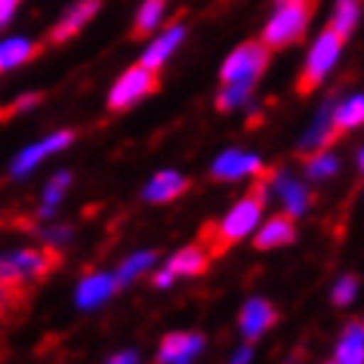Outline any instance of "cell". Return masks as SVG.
<instances>
[{
	"instance_id": "1",
	"label": "cell",
	"mask_w": 364,
	"mask_h": 364,
	"mask_svg": "<svg viewBox=\"0 0 364 364\" xmlns=\"http://www.w3.org/2000/svg\"><path fill=\"white\" fill-rule=\"evenodd\" d=\"M262 204H266V186L253 188V192L238 201L229 210V216L220 223V225H207L204 229V238H207V247H210V257H220L232 247V244H238L241 238H247L250 229L257 225V220L262 216Z\"/></svg>"
},
{
	"instance_id": "2",
	"label": "cell",
	"mask_w": 364,
	"mask_h": 364,
	"mask_svg": "<svg viewBox=\"0 0 364 364\" xmlns=\"http://www.w3.org/2000/svg\"><path fill=\"white\" fill-rule=\"evenodd\" d=\"M315 10H318V0H284L281 10L266 25V31H262V43L269 50H281L296 43L306 34L309 19L315 16Z\"/></svg>"
},
{
	"instance_id": "3",
	"label": "cell",
	"mask_w": 364,
	"mask_h": 364,
	"mask_svg": "<svg viewBox=\"0 0 364 364\" xmlns=\"http://www.w3.org/2000/svg\"><path fill=\"white\" fill-rule=\"evenodd\" d=\"M343 41L346 38H340L333 28H327L321 38L315 41V47H312V53H309V59H306V68L299 71V80H296V93L299 96H309L312 90H318V84L327 77V71L333 68L336 56H340Z\"/></svg>"
},
{
	"instance_id": "4",
	"label": "cell",
	"mask_w": 364,
	"mask_h": 364,
	"mask_svg": "<svg viewBox=\"0 0 364 364\" xmlns=\"http://www.w3.org/2000/svg\"><path fill=\"white\" fill-rule=\"evenodd\" d=\"M266 65H269V47L262 41H250V43L238 47L229 59H225V65L220 71L223 84H247V87H253L257 84V77L266 71Z\"/></svg>"
},
{
	"instance_id": "5",
	"label": "cell",
	"mask_w": 364,
	"mask_h": 364,
	"mask_svg": "<svg viewBox=\"0 0 364 364\" xmlns=\"http://www.w3.org/2000/svg\"><path fill=\"white\" fill-rule=\"evenodd\" d=\"M53 266H59V257L53 253V247L19 250V253H10V257H0V281L22 284L28 278H43Z\"/></svg>"
},
{
	"instance_id": "6",
	"label": "cell",
	"mask_w": 364,
	"mask_h": 364,
	"mask_svg": "<svg viewBox=\"0 0 364 364\" xmlns=\"http://www.w3.org/2000/svg\"><path fill=\"white\" fill-rule=\"evenodd\" d=\"M161 87L158 80V68H145V65H133L127 75L112 87V96H108V108L112 112H124L133 102H139L142 96H151L154 90Z\"/></svg>"
},
{
	"instance_id": "7",
	"label": "cell",
	"mask_w": 364,
	"mask_h": 364,
	"mask_svg": "<svg viewBox=\"0 0 364 364\" xmlns=\"http://www.w3.org/2000/svg\"><path fill=\"white\" fill-rule=\"evenodd\" d=\"M99 6H102V0H77V4L56 22V28L50 31V43H65V41H71L99 13Z\"/></svg>"
},
{
	"instance_id": "8",
	"label": "cell",
	"mask_w": 364,
	"mask_h": 364,
	"mask_svg": "<svg viewBox=\"0 0 364 364\" xmlns=\"http://www.w3.org/2000/svg\"><path fill=\"white\" fill-rule=\"evenodd\" d=\"M204 349V340L198 333H170L164 336L158 361L161 364H192V358Z\"/></svg>"
},
{
	"instance_id": "9",
	"label": "cell",
	"mask_w": 364,
	"mask_h": 364,
	"mask_svg": "<svg viewBox=\"0 0 364 364\" xmlns=\"http://www.w3.org/2000/svg\"><path fill=\"white\" fill-rule=\"evenodd\" d=\"M68 142H71V133H68V130H62V133H56V136H47V139L38 142V145H28V149H25L19 158H16L13 173H16V176H22V173H28L31 167H38V164L47 158V154L62 151Z\"/></svg>"
},
{
	"instance_id": "10",
	"label": "cell",
	"mask_w": 364,
	"mask_h": 364,
	"mask_svg": "<svg viewBox=\"0 0 364 364\" xmlns=\"http://www.w3.org/2000/svg\"><path fill=\"white\" fill-rule=\"evenodd\" d=\"M275 324V309H272L266 299H250L241 312V331L247 340H257L259 333H266L269 327Z\"/></svg>"
},
{
	"instance_id": "11",
	"label": "cell",
	"mask_w": 364,
	"mask_h": 364,
	"mask_svg": "<svg viewBox=\"0 0 364 364\" xmlns=\"http://www.w3.org/2000/svg\"><path fill=\"white\" fill-rule=\"evenodd\" d=\"M186 188H188L186 176H179L176 170H164L145 186V198L154 201V204H167V201H173V198H179Z\"/></svg>"
},
{
	"instance_id": "12",
	"label": "cell",
	"mask_w": 364,
	"mask_h": 364,
	"mask_svg": "<svg viewBox=\"0 0 364 364\" xmlns=\"http://www.w3.org/2000/svg\"><path fill=\"white\" fill-rule=\"evenodd\" d=\"M262 164L250 154H241V151H225L220 161L213 164V176L216 179H238V176H247V173H259Z\"/></svg>"
},
{
	"instance_id": "13",
	"label": "cell",
	"mask_w": 364,
	"mask_h": 364,
	"mask_svg": "<svg viewBox=\"0 0 364 364\" xmlns=\"http://www.w3.org/2000/svg\"><path fill=\"white\" fill-rule=\"evenodd\" d=\"M294 238H296L294 220H290V216H275V220H269V223L259 229V235H257V247H259V250L281 247V244H290Z\"/></svg>"
},
{
	"instance_id": "14",
	"label": "cell",
	"mask_w": 364,
	"mask_h": 364,
	"mask_svg": "<svg viewBox=\"0 0 364 364\" xmlns=\"http://www.w3.org/2000/svg\"><path fill=\"white\" fill-rule=\"evenodd\" d=\"M114 287H117L114 278H108V275H90V278L80 281V287H77V306L93 309V306L102 303V299L112 296Z\"/></svg>"
},
{
	"instance_id": "15",
	"label": "cell",
	"mask_w": 364,
	"mask_h": 364,
	"mask_svg": "<svg viewBox=\"0 0 364 364\" xmlns=\"http://www.w3.org/2000/svg\"><path fill=\"white\" fill-rule=\"evenodd\" d=\"M207 262H210V253H207V250L186 247V250H179L176 257L167 262V272L173 278H176V275H201V272H207Z\"/></svg>"
},
{
	"instance_id": "16",
	"label": "cell",
	"mask_w": 364,
	"mask_h": 364,
	"mask_svg": "<svg viewBox=\"0 0 364 364\" xmlns=\"http://www.w3.org/2000/svg\"><path fill=\"white\" fill-rule=\"evenodd\" d=\"M179 41H182V28H179L176 22H173L170 28L164 31L161 38H158V41H154L151 47H149V53H145V56H142L139 65H145V68H161V65H164V59H167L170 53L176 50V43H179Z\"/></svg>"
},
{
	"instance_id": "17",
	"label": "cell",
	"mask_w": 364,
	"mask_h": 364,
	"mask_svg": "<svg viewBox=\"0 0 364 364\" xmlns=\"http://www.w3.org/2000/svg\"><path fill=\"white\" fill-rule=\"evenodd\" d=\"M336 364H364V327L355 321L349 331L343 333L340 352H336Z\"/></svg>"
},
{
	"instance_id": "18",
	"label": "cell",
	"mask_w": 364,
	"mask_h": 364,
	"mask_svg": "<svg viewBox=\"0 0 364 364\" xmlns=\"http://www.w3.org/2000/svg\"><path fill=\"white\" fill-rule=\"evenodd\" d=\"M41 53L38 43H28V41H6V43H0V68H16V65H22V62H28L34 59Z\"/></svg>"
},
{
	"instance_id": "19",
	"label": "cell",
	"mask_w": 364,
	"mask_h": 364,
	"mask_svg": "<svg viewBox=\"0 0 364 364\" xmlns=\"http://www.w3.org/2000/svg\"><path fill=\"white\" fill-rule=\"evenodd\" d=\"M361 114H364V102H361V96H352L349 102H343V105L331 114V127H333V133H336V136H343L346 130L358 127V124H361Z\"/></svg>"
},
{
	"instance_id": "20",
	"label": "cell",
	"mask_w": 364,
	"mask_h": 364,
	"mask_svg": "<svg viewBox=\"0 0 364 364\" xmlns=\"http://www.w3.org/2000/svg\"><path fill=\"white\" fill-rule=\"evenodd\" d=\"M164 4H167V0H145L142 10H139V16H136L133 31H130V38H133V41L149 38L151 28L161 22V16H164Z\"/></svg>"
},
{
	"instance_id": "21",
	"label": "cell",
	"mask_w": 364,
	"mask_h": 364,
	"mask_svg": "<svg viewBox=\"0 0 364 364\" xmlns=\"http://www.w3.org/2000/svg\"><path fill=\"white\" fill-rule=\"evenodd\" d=\"M358 13H361V0H340L333 19H331V28L340 34V38H349L355 22H358Z\"/></svg>"
},
{
	"instance_id": "22",
	"label": "cell",
	"mask_w": 364,
	"mask_h": 364,
	"mask_svg": "<svg viewBox=\"0 0 364 364\" xmlns=\"http://www.w3.org/2000/svg\"><path fill=\"white\" fill-rule=\"evenodd\" d=\"M275 186H278V192L281 198H284V204H287V216H299L309 207V192L303 186H296V182H290L287 176H278L275 179Z\"/></svg>"
},
{
	"instance_id": "23",
	"label": "cell",
	"mask_w": 364,
	"mask_h": 364,
	"mask_svg": "<svg viewBox=\"0 0 364 364\" xmlns=\"http://www.w3.org/2000/svg\"><path fill=\"white\" fill-rule=\"evenodd\" d=\"M250 90L253 87H247V84H225L220 99H216V108H220V112H232L235 105H241L244 99L250 96Z\"/></svg>"
},
{
	"instance_id": "24",
	"label": "cell",
	"mask_w": 364,
	"mask_h": 364,
	"mask_svg": "<svg viewBox=\"0 0 364 364\" xmlns=\"http://www.w3.org/2000/svg\"><path fill=\"white\" fill-rule=\"evenodd\" d=\"M68 182H71L68 173H56V176H53V182L47 186V198H43V216H47V213L53 210V207H56V204L62 201V192L68 188Z\"/></svg>"
},
{
	"instance_id": "25",
	"label": "cell",
	"mask_w": 364,
	"mask_h": 364,
	"mask_svg": "<svg viewBox=\"0 0 364 364\" xmlns=\"http://www.w3.org/2000/svg\"><path fill=\"white\" fill-rule=\"evenodd\" d=\"M151 262H154V257H151V253H136L133 259H127V262H124L121 275H117L114 281H117V284H127V281H130V278H136V275H139V272H142L145 266H151Z\"/></svg>"
},
{
	"instance_id": "26",
	"label": "cell",
	"mask_w": 364,
	"mask_h": 364,
	"mask_svg": "<svg viewBox=\"0 0 364 364\" xmlns=\"http://www.w3.org/2000/svg\"><path fill=\"white\" fill-rule=\"evenodd\" d=\"M306 170H309V176H331V173L336 170V158L333 154H324V151H318L315 158H309L306 164Z\"/></svg>"
},
{
	"instance_id": "27",
	"label": "cell",
	"mask_w": 364,
	"mask_h": 364,
	"mask_svg": "<svg viewBox=\"0 0 364 364\" xmlns=\"http://www.w3.org/2000/svg\"><path fill=\"white\" fill-rule=\"evenodd\" d=\"M355 287H358V281H355V278H343L340 284L333 287V303H336V306H346V303H352V296H355Z\"/></svg>"
},
{
	"instance_id": "28",
	"label": "cell",
	"mask_w": 364,
	"mask_h": 364,
	"mask_svg": "<svg viewBox=\"0 0 364 364\" xmlns=\"http://www.w3.org/2000/svg\"><path fill=\"white\" fill-rule=\"evenodd\" d=\"M22 0H0V25H4L10 16L16 13V6H19Z\"/></svg>"
},
{
	"instance_id": "29",
	"label": "cell",
	"mask_w": 364,
	"mask_h": 364,
	"mask_svg": "<svg viewBox=\"0 0 364 364\" xmlns=\"http://www.w3.org/2000/svg\"><path fill=\"white\" fill-rule=\"evenodd\" d=\"M108 364H139V358H136V352H121V355H114Z\"/></svg>"
},
{
	"instance_id": "30",
	"label": "cell",
	"mask_w": 364,
	"mask_h": 364,
	"mask_svg": "<svg viewBox=\"0 0 364 364\" xmlns=\"http://www.w3.org/2000/svg\"><path fill=\"white\" fill-rule=\"evenodd\" d=\"M68 238V229H56V232H47V241L56 244V241H65Z\"/></svg>"
},
{
	"instance_id": "31",
	"label": "cell",
	"mask_w": 364,
	"mask_h": 364,
	"mask_svg": "<svg viewBox=\"0 0 364 364\" xmlns=\"http://www.w3.org/2000/svg\"><path fill=\"white\" fill-rule=\"evenodd\" d=\"M247 361H250V346H244V349L232 358V364H247Z\"/></svg>"
},
{
	"instance_id": "32",
	"label": "cell",
	"mask_w": 364,
	"mask_h": 364,
	"mask_svg": "<svg viewBox=\"0 0 364 364\" xmlns=\"http://www.w3.org/2000/svg\"><path fill=\"white\" fill-rule=\"evenodd\" d=\"M170 281H173V275H170V272H161V275L154 278V284H158V287H167Z\"/></svg>"
},
{
	"instance_id": "33",
	"label": "cell",
	"mask_w": 364,
	"mask_h": 364,
	"mask_svg": "<svg viewBox=\"0 0 364 364\" xmlns=\"http://www.w3.org/2000/svg\"><path fill=\"white\" fill-rule=\"evenodd\" d=\"M278 4H284V0H278Z\"/></svg>"
}]
</instances>
